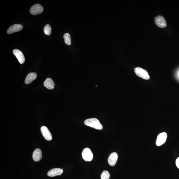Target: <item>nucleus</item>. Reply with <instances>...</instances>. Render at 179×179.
Listing matches in <instances>:
<instances>
[{
    "mask_svg": "<svg viewBox=\"0 0 179 179\" xmlns=\"http://www.w3.org/2000/svg\"><path fill=\"white\" fill-rule=\"evenodd\" d=\"M85 125L96 129L102 130L103 126L100 121L97 118H92L86 119L84 121Z\"/></svg>",
    "mask_w": 179,
    "mask_h": 179,
    "instance_id": "1",
    "label": "nucleus"
},
{
    "mask_svg": "<svg viewBox=\"0 0 179 179\" xmlns=\"http://www.w3.org/2000/svg\"><path fill=\"white\" fill-rule=\"evenodd\" d=\"M135 74L138 77L145 80L150 79V76L147 71L141 68L136 67L134 69Z\"/></svg>",
    "mask_w": 179,
    "mask_h": 179,
    "instance_id": "2",
    "label": "nucleus"
},
{
    "mask_svg": "<svg viewBox=\"0 0 179 179\" xmlns=\"http://www.w3.org/2000/svg\"><path fill=\"white\" fill-rule=\"evenodd\" d=\"M83 158L86 161L90 162L93 159V154L90 149L86 148L84 149L82 152Z\"/></svg>",
    "mask_w": 179,
    "mask_h": 179,
    "instance_id": "3",
    "label": "nucleus"
},
{
    "mask_svg": "<svg viewBox=\"0 0 179 179\" xmlns=\"http://www.w3.org/2000/svg\"><path fill=\"white\" fill-rule=\"evenodd\" d=\"M43 7L40 4H36L32 6L30 10V12L32 14L36 15L40 14L43 12Z\"/></svg>",
    "mask_w": 179,
    "mask_h": 179,
    "instance_id": "4",
    "label": "nucleus"
},
{
    "mask_svg": "<svg viewBox=\"0 0 179 179\" xmlns=\"http://www.w3.org/2000/svg\"><path fill=\"white\" fill-rule=\"evenodd\" d=\"M167 138V133L165 132L160 133L157 137L156 141V145L158 146H160L162 145L166 142Z\"/></svg>",
    "mask_w": 179,
    "mask_h": 179,
    "instance_id": "5",
    "label": "nucleus"
},
{
    "mask_svg": "<svg viewBox=\"0 0 179 179\" xmlns=\"http://www.w3.org/2000/svg\"><path fill=\"white\" fill-rule=\"evenodd\" d=\"M154 21L156 25L160 28H164L167 26V22L165 18L162 16L159 15L155 18Z\"/></svg>",
    "mask_w": 179,
    "mask_h": 179,
    "instance_id": "6",
    "label": "nucleus"
},
{
    "mask_svg": "<svg viewBox=\"0 0 179 179\" xmlns=\"http://www.w3.org/2000/svg\"><path fill=\"white\" fill-rule=\"evenodd\" d=\"M41 133L45 138L48 141H50L52 139V135L48 128L45 126H42L41 128Z\"/></svg>",
    "mask_w": 179,
    "mask_h": 179,
    "instance_id": "7",
    "label": "nucleus"
},
{
    "mask_svg": "<svg viewBox=\"0 0 179 179\" xmlns=\"http://www.w3.org/2000/svg\"><path fill=\"white\" fill-rule=\"evenodd\" d=\"M23 28V26L22 25L19 24L13 25L9 28L7 31V33L9 34H10L17 32L21 30Z\"/></svg>",
    "mask_w": 179,
    "mask_h": 179,
    "instance_id": "8",
    "label": "nucleus"
},
{
    "mask_svg": "<svg viewBox=\"0 0 179 179\" xmlns=\"http://www.w3.org/2000/svg\"><path fill=\"white\" fill-rule=\"evenodd\" d=\"M13 53L17 57L18 61L20 64H22L25 61V57L23 53L20 50L14 49L13 50Z\"/></svg>",
    "mask_w": 179,
    "mask_h": 179,
    "instance_id": "9",
    "label": "nucleus"
},
{
    "mask_svg": "<svg viewBox=\"0 0 179 179\" xmlns=\"http://www.w3.org/2000/svg\"><path fill=\"white\" fill-rule=\"evenodd\" d=\"M118 159V154L116 152H113L110 155L108 159V162L110 166H114L116 164Z\"/></svg>",
    "mask_w": 179,
    "mask_h": 179,
    "instance_id": "10",
    "label": "nucleus"
},
{
    "mask_svg": "<svg viewBox=\"0 0 179 179\" xmlns=\"http://www.w3.org/2000/svg\"><path fill=\"white\" fill-rule=\"evenodd\" d=\"M63 173L62 169L60 168H54L51 169L48 171L47 175L50 177H54L57 176H60Z\"/></svg>",
    "mask_w": 179,
    "mask_h": 179,
    "instance_id": "11",
    "label": "nucleus"
},
{
    "mask_svg": "<svg viewBox=\"0 0 179 179\" xmlns=\"http://www.w3.org/2000/svg\"><path fill=\"white\" fill-rule=\"evenodd\" d=\"M33 158L34 161H39L42 158V152L40 149H36L33 154Z\"/></svg>",
    "mask_w": 179,
    "mask_h": 179,
    "instance_id": "12",
    "label": "nucleus"
},
{
    "mask_svg": "<svg viewBox=\"0 0 179 179\" xmlns=\"http://www.w3.org/2000/svg\"><path fill=\"white\" fill-rule=\"evenodd\" d=\"M37 74L35 72L30 73L27 75L26 79L25 80V83L26 84H29L36 79L37 77Z\"/></svg>",
    "mask_w": 179,
    "mask_h": 179,
    "instance_id": "13",
    "label": "nucleus"
},
{
    "mask_svg": "<svg viewBox=\"0 0 179 179\" xmlns=\"http://www.w3.org/2000/svg\"><path fill=\"white\" fill-rule=\"evenodd\" d=\"M43 85L46 88L50 90L54 89L55 86L53 81L50 78H47L45 80Z\"/></svg>",
    "mask_w": 179,
    "mask_h": 179,
    "instance_id": "14",
    "label": "nucleus"
},
{
    "mask_svg": "<svg viewBox=\"0 0 179 179\" xmlns=\"http://www.w3.org/2000/svg\"><path fill=\"white\" fill-rule=\"evenodd\" d=\"M63 38L65 42L66 45H70L71 44L70 36L69 34L66 33L64 34Z\"/></svg>",
    "mask_w": 179,
    "mask_h": 179,
    "instance_id": "15",
    "label": "nucleus"
},
{
    "mask_svg": "<svg viewBox=\"0 0 179 179\" xmlns=\"http://www.w3.org/2000/svg\"><path fill=\"white\" fill-rule=\"evenodd\" d=\"M44 32L46 35L50 36L51 35L52 28L49 24L45 25L44 28Z\"/></svg>",
    "mask_w": 179,
    "mask_h": 179,
    "instance_id": "16",
    "label": "nucleus"
},
{
    "mask_svg": "<svg viewBox=\"0 0 179 179\" xmlns=\"http://www.w3.org/2000/svg\"><path fill=\"white\" fill-rule=\"evenodd\" d=\"M110 176L109 172L107 171H104L101 175V179H109Z\"/></svg>",
    "mask_w": 179,
    "mask_h": 179,
    "instance_id": "17",
    "label": "nucleus"
},
{
    "mask_svg": "<svg viewBox=\"0 0 179 179\" xmlns=\"http://www.w3.org/2000/svg\"><path fill=\"white\" fill-rule=\"evenodd\" d=\"M176 166L179 169V157L177 158L176 160Z\"/></svg>",
    "mask_w": 179,
    "mask_h": 179,
    "instance_id": "18",
    "label": "nucleus"
},
{
    "mask_svg": "<svg viewBox=\"0 0 179 179\" xmlns=\"http://www.w3.org/2000/svg\"></svg>",
    "mask_w": 179,
    "mask_h": 179,
    "instance_id": "19",
    "label": "nucleus"
}]
</instances>
